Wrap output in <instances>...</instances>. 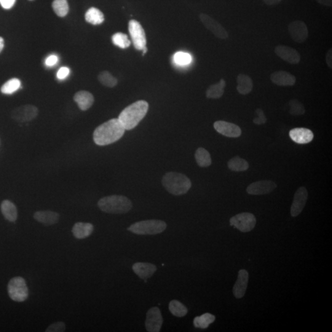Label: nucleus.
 <instances>
[{
	"label": "nucleus",
	"mask_w": 332,
	"mask_h": 332,
	"mask_svg": "<svg viewBox=\"0 0 332 332\" xmlns=\"http://www.w3.org/2000/svg\"><path fill=\"white\" fill-rule=\"evenodd\" d=\"M128 32L132 39L134 46L136 50H142L146 46V38L144 29L140 24L136 20L128 22Z\"/></svg>",
	"instance_id": "8"
},
{
	"label": "nucleus",
	"mask_w": 332,
	"mask_h": 332,
	"mask_svg": "<svg viewBox=\"0 0 332 332\" xmlns=\"http://www.w3.org/2000/svg\"><path fill=\"white\" fill-rule=\"evenodd\" d=\"M274 52L278 57L290 64H298L301 60V56L298 50L286 45H278Z\"/></svg>",
	"instance_id": "13"
},
{
	"label": "nucleus",
	"mask_w": 332,
	"mask_h": 332,
	"mask_svg": "<svg viewBox=\"0 0 332 332\" xmlns=\"http://www.w3.org/2000/svg\"><path fill=\"white\" fill-rule=\"evenodd\" d=\"M195 159L197 164L202 168H208L212 164V159L210 152L206 149L199 148L195 152Z\"/></svg>",
	"instance_id": "28"
},
{
	"label": "nucleus",
	"mask_w": 332,
	"mask_h": 332,
	"mask_svg": "<svg viewBox=\"0 0 332 332\" xmlns=\"http://www.w3.org/2000/svg\"><path fill=\"white\" fill-rule=\"evenodd\" d=\"M112 40L115 46L122 48V49H126V48L130 47L131 44L127 34L121 33V32L114 34L112 37Z\"/></svg>",
	"instance_id": "34"
},
{
	"label": "nucleus",
	"mask_w": 332,
	"mask_h": 332,
	"mask_svg": "<svg viewBox=\"0 0 332 332\" xmlns=\"http://www.w3.org/2000/svg\"><path fill=\"white\" fill-rule=\"evenodd\" d=\"M326 63L328 64V66L329 68L331 70L332 69V49L330 48V50H328V52L326 54Z\"/></svg>",
	"instance_id": "43"
},
{
	"label": "nucleus",
	"mask_w": 332,
	"mask_h": 332,
	"mask_svg": "<svg viewBox=\"0 0 332 332\" xmlns=\"http://www.w3.org/2000/svg\"><path fill=\"white\" fill-rule=\"evenodd\" d=\"M308 192L305 187L298 188L294 194L292 204L291 206L290 214L292 216H296L300 214L304 208L308 199Z\"/></svg>",
	"instance_id": "15"
},
{
	"label": "nucleus",
	"mask_w": 332,
	"mask_h": 332,
	"mask_svg": "<svg viewBox=\"0 0 332 332\" xmlns=\"http://www.w3.org/2000/svg\"><path fill=\"white\" fill-rule=\"evenodd\" d=\"M162 312L158 307L152 308L146 313V326L149 332H158L162 325Z\"/></svg>",
	"instance_id": "12"
},
{
	"label": "nucleus",
	"mask_w": 332,
	"mask_h": 332,
	"mask_svg": "<svg viewBox=\"0 0 332 332\" xmlns=\"http://www.w3.org/2000/svg\"><path fill=\"white\" fill-rule=\"evenodd\" d=\"M38 109L34 106H23L14 110L12 112V118L16 122H25L32 121L38 116Z\"/></svg>",
	"instance_id": "11"
},
{
	"label": "nucleus",
	"mask_w": 332,
	"mask_h": 332,
	"mask_svg": "<svg viewBox=\"0 0 332 332\" xmlns=\"http://www.w3.org/2000/svg\"><path fill=\"white\" fill-rule=\"evenodd\" d=\"M2 215L8 221L14 222L18 218V210L16 206L10 200H4L1 204Z\"/></svg>",
	"instance_id": "25"
},
{
	"label": "nucleus",
	"mask_w": 332,
	"mask_h": 332,
	"mask_svg": "<svg viewBox=\"0 0 332 332\" xmlns=\"http://www.w3.org/2000/svg\"><path fill=\"white\" fill-rule=\"evenodd\" d=\"M70 73V70L66 66L60 68L58 70L57 74V77L58 80H64L68 77Z\"/></svg>",
	"instance_id": "40"
},
{
	"label": "nucleus",
	"mask_w": 332,
	"mask_h": 332,
	"mask_svg": "<svg viewBox=\"0 0 332 332\" xmlns=\"http://www.w3.org/2000/svg\"><path fill=\"white\" fill-rule=\"evenodd\" d=\"M8 292L13 301L23 302L28 298V288L22 277H14L10 280L8 283Z\"/></svg>",
	"instance_id": "6"
},
{
	"label": "nucleus",
	"mask_w": 332,
	"mask_h": 332,
	"mask_svg": "<svg viewBox=\"0 0 332 332\" xmlns=\"http://www.w3.org/2000/svg\"><path fill=\"white\" fill-rule=\"evenodd\" d=\"M288 30L294 42L302 44L308 37V29L306 24L302 20H294L289 24Z\"/></svg>",
	"instance_id": "10"
},
{
	"label": "nucleus",
	"mask_w": 332,
	"mask_h": 332,
	"mask_svg": "<svg viewBox=\"0 0 332 332\" xmlns=\"http://www.w3.org/2000/svg\"><path fill=\"white\" fill-rule=\"evenodd\" d=\"M289 106H290V114L293 116H299L305 113V108L300 102L296 100V99H293L289 102Z\"/></svg>",
	"instance_id": "36"
},
{
	"label": "nucleus",
	"mask_w": 332,
	"mask_h": 332,
	"mask_svg": "<svg viewBox=\"0 0 332 332\" xmlns=\"http://www.w3.org/2000/svg\"><path fill=\"white\" fill-rule=\"evenodd\" d=\"M248 281V272L245 270H240L236 282L232 288V292H234L236 298H242L244 296L246 290H247Z\"/></svg>",
	"instance_id": "19"
},
{
	"label": "nucleus",
	"mask_w": 332,
	"mask_h": 332,
	"mask_svg": "<svg viewBox=\"0 0 332 332\" xmlns=\"http://www.w3.org/2000/svg\"><path fill=\"white\" fill-rule=\"evenodd\" d=\"M4 40L2 38V37L0 36V52H2V50H4Z\"/></svg>",
	"instance_id": "46"
},
{
	"label": "nucleus",
	"mask_w": 332,
	"mask_h": 332,
	"mask_svg": "<svg viewBox=\"0 0 332 332\" xmlns=\"http://www.w3.org/2000/svg\"><path fill=\"white\" fill-rule=\"evenodd\" d=\"M226 86V82L224 79H221L219 82L210 86L206 91V97L208 98L218 99L223 96L224 88Z\"/></svg>",
	"instance_id": "26"
},
{
	"label": "nucleus",
	"mask_w": 332,
	"mask_h": 332,
	"mask_svg": "<svg viewBox=\"0 0 332 332\" xmlns=\"http://www.w3.org/2000/svg\"><path fill=\"white\" fill-rule=\"evenodd\" d=\"M230 226L243 232L252 231L256 226V216L252 214L244 212L238 214L230 219Z\"/></svg>",
	"instance_id": "7"
},
{
	"label": "nucleus",
	"mask_w": 332,
	"mask_h": 332,
	"mask_svg": "<svg viewBox=\"0 0 332 332\" xmlns=\"http://www.w3.org/2000/svg\"><path fill=\"white\" fill-rule=\"evenodd\" d=\"M98 205L104 212L113 214H126L132 208L130 200L121 195H112L102 198L98 200Z\"/></svg>",
	"instance_id": "4"
},
{
	"label": "nucleus",
	"mask_w": 332,
	"mask_h": 332,
	"mask_svg": "<svg viewBox=\"0 0 332 332\" xmlns=\"http://www.w3.org/2000/svg\"><path fill=\"white\" fill-rule=\"evenodd\" d=\"M16 0H0V4L4 9L9 10L14 6Z\"/></svg>",
	"instance_id": "41"
},
{
	"label": "nucleus",
	"mask_w": 332,
	"mask_h": 332,
	"mask_svg": "<svg viewBox=\"0 0 332 332\" xmlns=\"http://www.w3.org/2000/svg\"><path fill=\"white\" fill-rule=\"evenodd\" d=\"M143 52V55L146 54V53H147V52H148V49H147V47H144L142 50Z\"/></svg>",
	"instance_id": "47"
},
{
	"label": "nucleus",
	"mask_w": 332,
	"mask_h": 332,
	"mask_svg": "<svg viewBox=\"0 0 332 332\" xmlns=\"http://www.w3.org/2000/svg\"><path fill=\"white\" fill-rule=\"evenodd\" d=\"M263 1L268 6H273L280 4L282 0H263Z\"/></svg>",
	"instance_id": "44"
},
{
	"label": "nucleus",
	"mask_w": 332,
	"mask_h": 332,
	"mask_svg": "<svg viewBox=\"0 0 332 332\" xmlns=\"http://www.w3.org/2000/svg\"><path fill=\"white\" fill-rule=\"evenodd\" d=\"M289 136L292 140L298 144L310 143L314 138L312 131L304 128H293L289 132Z\"/></svg>",
	"instance_id": "18"
},
{
	"label": "nucleus",
	"mask_w": 332,
	"mask_h": 332,
	"mask_svg": "<svg viewBox=\"0 0 332 332\" xmlns=\"http://www.w3.org/2000/svg\"><path fill=\"white\" fill-rule=\"evenodd\" d=\"M34 218L37 222L44 224L45 226H50L58 223L60 216L55 212L42 210L34 213Z\"/></svg>",
	"instance_id": "20"
},
{
	"label": "nucleus",
	"mask_w": 332,
	"mask_h": 332,
	"mask_svg": "<svg viewBox=\"0 0 332 332\" xmlns=\"http://www.w3.org/2000/svg\"><path fill=\"white\" fill-rule=\"evenodd\" d=\"M270 80L273 84L279 86H292L296 81V77L292 74L282 70L273 72Z\"/></svg>",
	"instance_id": "17"
},
{
	"label": "nucleus",
	"mask_w": 332,
	"mask_h": 332,
	"mask_svg": "<svg viewBox=\"0 0 332 332\" xmlns=\"http://www.w3.org/2000/svg\"><path fill=\"white\" fill-rule=\"evenodd\" d=\"M168 309L174 316L176 317H184L188 312L186 306L178 300H172L168 305Z\"/></svg>",
	"instance_id": "31"
},
{
	"label": "nucleus",
	"mask_w": 332,
	"mask_h": 332,
	"mask_svg": "<svg viewBox=\"0 0 332 332\" xmlns=\"http://www.w3.org/2000/svg\"><path fill=\"white\" fill-rule=\"evenodd\" d=\"M214 127L220 134L227 138H237L242 135V131L238 126L229 122L218 121L215 122Z\"/></svg>",
	"instance_id": "14"
},
{
	"label": "nucleus",
	"mask_w": 332,
	"mask_h": 332,
	"mask_svg": "<svg viewBox=\"0 0 332 332\" xmlns=\"http://www.w3.org/2000/svg\"><path fill=\"white\" fill-rule=\"evenodd\" d=\"M94 231V226L90 223L78 222L74 224L72 232L76 239L82 240L89 237Z\"/></svg>",
	"instance_id": "23"
},
{
	"label": "nucleus",
	"mask_w": 332,
	"mask_h": 332,
	"mask_svg": "<svg viewBox=\"0 0 332 332\" xmlns=\"http://www.w3.org/2000/svg\"><path fill=\"white\" fill-rule=\"evenodd\" d=\"M318 4L328 7L332 6V0H316Z\"/></svg>",
	"instance_id": "45"
},
{
	"label": "nucleus",
	"mask_w": 332,
	"mask_h": 332,
	"mask_svg": "<svg viewBox=\"0 0 332 332\" xmlns=\"http://www.w3.org/2000/svg\"><path fill=\"white\" fill-rule=\"evenodd\" d=\"M276 184L272 180H262L252 184L248 187L247 192L252 195L268 194L276 188Z\"/></svg>",
	"instance_id": "16"
},
{
	"label": "nucleus",
	"mask_w": 332,
	"mask_h": 332,
	"mask_svg": "<svg viewBox=\"0 0 332 332\" xmlns=\"http://www.w3.org/2000/svg\"><path fill=\"white\" fill-rule=\"evenodd\" d=\"M132 270L141 279L146 280L154 275L157 268L154 264L138 262L133 264Z\"/></svg>",
	"instance_id": "21"
},
{
	"label": "nucleus",
	"mask_w": 332,
	"mask_h": 332,
	"mask_svg": "<svg viewBox=\"0 0 332 332\" xmlns=\"http://www.w3.org/2000/svg\"><path fill=\"white\" fill-rule=\"evenodd\" d=\"M162 183L168 192L176 196L186 194L192 187L191 180L184 174L178 172L166 174Z\"/></svg>",
	"instance_id": "3"
},
{
	"label": "nucleus",
	"mask_w": 332,
	"mask_h": 332,
	"mask_svg": "<svg viewBox=\"0 0 332 332\" xmlns=\"http://www.w3.org/2000/svg\"><path fill=\"white\" fill-rule=\"evenodd\" d=\"M216 320V317L210 313H205V314L197 316L194 318V324L195 328L202 329L207 328L212 323H213Z\"/></svg>",
	"instance_id": "30"
},
{
	"label": "nucleus",
	"mask_w": 332,
	"mask_h": 332,
	"mask_svg": "<svg viewBox=\"0 0 332 332\" xmlns=\"http://www.w3.org/2000/svg\"><path fill=\"white\" fill-rule=\"evenodd\" d=\"M85 20L92 25H99L104 21V16L100 10L96 8H90L85 14Z\"/></svg>",
	"instance_id": "27"
},
{
	"label": "nucleus",
	"mask_w": 332,
	"mask_h": 332,
	"mask_svg": "<svg viewBox=\"0 0 332 332\" xmlns=\"http://www.w3.org/2000/svg\"><path fill=\"white\" fill-rule=\"evenodd\" d=\"M174 60L176 64L179 66L188 65L192 62V56L188 53L178 52L174 56Z\"/></svg>",
	"instance_id": "37"
},
{
	"label": "nucleus",
	"mask_w": 332,
	"mask_h": 332,
	"mask_svg": "<svg viewBox=\"0 0 332 332\" xmlns=\"http://www.w3.org/2000/svg\"><path fill=\"white\" fill-rule=\"evenodd\" d=\"M256 112L258 116L254 119V123L258 125H262L266 123L267 119L266 116H265L264 111L260 108H258L256 110Z\"/></svg>",
	"instance_id": "39"
},
{
	"label": "nucleus",
	"mask_w": 332,
	"mask_h": 332,
	"mask_svg": "<svg viewBox=\"0 0 332 332\" xmlns=\"http://www.w3.org/2000/svg\"><path fill=\"white\" fill-rule=\"evenodd\" d=\"M58 61V56L55 55H52L49 56L46 60L45 64L48 66H52L56 65Z\"/></svg>",
	"instance_id": "42"
},
{
	"label": "nucleus",
	"mask_w": 332,
	"mask_h": 332,
	"mask_svg": "<svg viewBox=\"0 0 332 332\" xmlns=\"http://www.w3.org/2000/svg\"><path fill=\"white\" fill-rule=\"evenodd\" d=\"M228 166L230 170L236 172H243L247 170L249 167L247 160L240 158L239 156H236L230 160L228 162Z\"/></svg>",
	"instance_id": "29"
},
{
	"label": "nucleus",
	"mask_w": 332,
	"mask_h": 332,
	"mask_svg": "<svg viewBox=\"0 0 332 332\" xmlns=\"http://www.w3.org/2000/svg\"><path fill=\"white\" fill-rule=\"evenodd\" d=\"M125 128L118 118H114L96 128L93 139L99 146H108L116 142L124 134Z\"/></svg>",
	"instance_id": "1"
},
{
	"label": "nucleus",
	"mask_w": 332,
	"mask_h": 332,
	"mask_svg": "<svg viewBox=\"0 0 332 332\" xmlns=\"http://www.w3.org/2000/svg\"><path fill=\"white\" fill-rule=\"evenodd\" d=\"M53 10L60 17H65L68 15L69 7L66 0H54L52 2Z\"/></svg>",
	"instance_id": "32"
},
{
	"label": "nucleus",
	"mask_w": 332,
	"mask_h": 332,
	"mask_svg": "<svg viewBox=\"0 0 332 332\" xmlns=\"http://www.w3.org/2000/svg\"><path fill=\"white\" fill-rule=\"evenodd\" d=\"M148 108V104L146 101H136L123 110L118 119L126 130H132L146 116Z\"/></svg>",
	"instance_id": "2"
},
{
	"label": "nucleus",
	"mask_w": 332,
	"mask_h": 332,
	"mask_svg": "<svg viewBox=\"0 0 332 332\" xmlns=\"http://www.w3.org/2000/svg\"><path fill=\"white\" fill-rule=\"evenodd\" d=\"M98 80L102 84L105 86L106 87L114 88L118 84L116 78H115L111 74L107 71L101 72L98 74Z\"/></svg>",
	"instance_id": "35"
},
{
	"label": "nucleus",
	"mask_w": 332,
	"mask_h": 332,
	"mask_svg": "<svg viewBox=\"0 0 332 332\" xmlns=\"http://www.w3.org/2000/svg\"><path fill=\"white\" fill-rule=\"evenodd\" d=\"M237 90L242 95H247L253 90V81L247 74H240L237 76Z\"/></svg>",
	"instance_id": "24"
},
{
	"label": "nucleus",
	"mask_w": 332,
	"mask_h": 332,
	"mask_svg": "<svg viewBox=\"0 0 332 332\" xmlns=\"http://www.w3.org/2000/svg\"><path fill=\"white\" fill-rule=\"evenodd\" d=\"M21 82L18 78H12L5 82L2 86L1 91L4 94H12L20 88Z\"/></svg>",
	"instance_id": "33"
},
{
	"label": "nucleus",
	"mask_w": 332,
	"mask_h": 332,
	"mask_svg": "<svg viewBox=\"0 0 332 332\" xmlns=\"http://www.w3.org/2000/svg\"><path fill=\"white\" fill-rule=\"evenodd\" d=\"M167 228L164 221L148 220L136 222L128 228V230L138 235H154L162 234Z\"/></svg>",
	"instance_id": "5"
},
{
	"label": "nucleus",
	"mask_w": 332,
	"mask_h": 332,
	"mask_svg": "<svg viewBox=\"0 0 332 332\" xmlns=\"http://www.w3.org/2000/svg\"><path fill=\"white\" fill-rule=\"evenodd\" d=\"M74 98L80 109L82 111L90 109L94 102V98L92 94L86 90H81L76 92Z\"/></svg>",
	"instance_id": "22"
},
{
	"label": "nucleus",
	"mask_w": 332,
	"mask_h": 332,
	"mask_svg": "<svg viewBox=\"0 0 332 332\" xmlns=\"http://www.w3.org/2000/svg\"><path fill=\"white\" fill-rule=\"evenodd\" d=\"M66 330V324L63 322H58L52 324L48 326L46 330V332H64Z\"/></svg>",
	"instance_id": "38"
},
{
	"label": "nucleus",
	"mask_w": 332,
	"mask_h": 332,
	"mask_svg": "<svg viewBox=\"0 0 332 332\" xmlns=\"http://www.w3.org/2000/svg\"><path fill=\"white\" fill-rule=\"evenodd\" d=\"M200 18L205 28L216 38L221 40H226L228 38L229 34L226 28L212 18L202 13L200 14Z\"/></svg>",
	"instance_id": "9"
}]
</instances>
